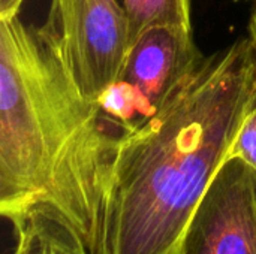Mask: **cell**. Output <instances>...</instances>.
Wrapping results in <instances>:
<instances>
[{
  "label": "cell",
  "instance_id": "cell-1",
  "mask_svg": "<svg viewBox=\"0 0 256 254\" xmlns=\"http://www.w3.org/2000/svg\"><path fill=\"white\" fill-rule=\"evenodd\" d=\"M256 100L250 37L201 60L147 120L123 130L96 254H172Z\"/></svg>",
  "mask_w": 256,
  "mask_h": 254
},
{
  "label": "cell",
  "instance_id": "cell-6",
  "mask_svg": "<svg viewBox=\"0 0 256 254\" xmlns=\"http://www.w3.org/2000/svg\"><path fill=\"white\" fill-rule=\"evenodd\" d=\"M12 226L16 234L12 254H90L80 232L48 208H34Z\"/></svg>",
  "mask_w": 256,
  "mask_h": 254
},
{
  "label": "cell",
  "instance_id": "cell-8",
  "mask_svg": "<svg viewBox=\"0 0 256 254\" xmlns=\"http://www.w3.org/2000/svg\"><path fill=\"white\" fill-rule=\"evenodd\" d=\"M230 157H240L256 169V100L240 127Z\"/></svg>",
  "mask_w": 256,
  "mask_h": 254
},
{
  "label": "cell",
  "instance_id": "cell-5",
  "mask_svg": "<svg viewBox=\"0 0 256 254\" xmlns=\"http://www.w3.org/2000/svg\"><path fill=\"white\" fill-rule=\"evenodd\" d=\"M201 60L190 30L153 27L132 42L118 79L140 91L153 115Z\"/></svg>",
  "mask_w": 256,
  "mask_h": 254
},
{
  "label": "cell",
  "instance_id": "cell-9",
  "mask_svg": "<svg viewBox=\"0 0 256 254\" xmlns=\"http://www.w3.org/2000/svg\"><path fill=\"white\" fill-rule=\"evenodd\" d=\"M22 1L24 0H0V19L18 15Z\"/></svg>",
  "mask_w": 256,
  "mask_h": 254
},
{
  "label": "cell",
  "instance_id": "cell-3",
  "mask_svg": "<svg viewBox=\"0 0 256 254\" xmlns=\"http://www.w3.org/2000/svg\"><path fill=\"white\" fill-rule=\"evenodd\" d=\"M78 91L90 102L120 78L130 30L118 0H52L45 24Z\"/></svg>",
  "mask_w": 256,
  "mask_h": 254
},
{
  "label": "cell",
  "instance_id": "cell-7",
  "mask_svg": "<svg viewBox=\"0 0 256 254\" xmlns=\"http://www.w3.org/2000/svg\"><path fill=\"white\" fill-rule=\"evenodd\" d=\"M128 16L130 45L153 27H180L192 31L190 0H118Z\"/></svg>",
  "mask_w": 256,
  "mask_h": 254
},
{
  "label": "cell",
  "instance_id": "cell-10",
  "mask_svg": "<svg viewBox=\"0 0 256 254\" xmlns=\"http://www.w3.org/2000/svg\"><path fill=\"white\" fill-rule=\"evenodd\" d=\"M249 37L255 46V52H256V0H255V6H254V10H252V15H250V21H249Z\"/></svg>",
  "mask_w": 256,
  "mask_h": 254
},
{
  "label": "cell",
  "instance_id": "cell-2",
  "mask_svg": "<svg viewBox=\"0 0 256 254\" xmlns=\"http://www.w3.org/2000/svg\"><path fill=\"white\" fill-rule=\"evenodd\" d=\"M74 84L46 25L0 19V214L48 208L96 254L122 132Z\"/></svg>",
  "mask_w": 256,
  "mask_h": 254
},
{
  "label": "cell",
  "instance_id": "cell-4",
  "mask_svg": "<svg viewBox=\"0 0 256 254\" xmlns=\"http://www.w3.org/2000/svg\"><path fill=\"white\" fill-rule=\"evenodd\" d=\"M172 254H256V169L226 159Z\"/></svg>",
  "mask_w": 256,
  "mask_h": 254
}]
</instances>
